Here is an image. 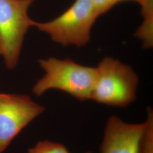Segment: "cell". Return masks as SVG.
<instances>
[{"instance_id": "1", "label": "cell", "mask_w": 153, "mask_h": 153, "mask_svg": "<svg viewBox=\"0 0 153 153\" xmlns=\"http://www.w3.org/2000/svg\"><path fill=\"white\" fill-rule=\"evenodd\" d=\"M39 63L45 73L33 87L35 95L39 97L49 90L56 89L80 101L91 100L96 67L82 65L70 59L61 60L53 57L40 59Z\"/></svg>"}, {"instance_id": "2", "label": "cell", "mask_w": 153, "mask_h": 153, "mask_svg": "<svg viewBox=\"0 0 153 153\" xmlns=\"http://www.w3.org/2000/svg\"><path fill=\"white\" fill-rule=\"evenodd\" d=\"M96 70L91 100L112 107H126L136 99L139 77L131 66L105 57Z\"/></svg>"}, {"instance_id": "3", "label": "cell", "mask_w": 153, "mask_h": 153, "mask_svg": "<svg viewBox=\"0 0 153 153\" xmlns=\"http://www.w3.org/2000/svg\"><path fill=\"white\" fill-rule=\"evenodd\" d=\"M98 17L91 0H75L59 16L49 22L35 21L33 27L64 47H81L90 41L92 27Z\"/></svg>"}, {"instance_id": "4", "label": "cell", "mask_w": 153, "mask_h": 153, "mask_svg": "<svg viewBox=\"0 0 153 153\" xmlns=\"http://www.w3.org/2000/svg\"><path fill=\"white\" fill-rule=\"evenodd\" d=\"M35 0H0V53L6 68L18 62L25 36L35 21L28 14Z\"/></svg>"}, {"instance_id": "5", "label": "cell", "mask_w": 153, "mask_h": 153, "mask_svg": "<svg viewBox=\"0 0 153 153\" xmlns=\"http://www.w3.org/2000/svg\"><path fill=\"white\" fill-rule=\"evenodd\" d=\"M44 110L26 95L0 93V153Z\"/></svg>"}, {"instance_id": "6", "label": "cell", "mask_w": 153, "mask_h": 153, "mask_svg": "<svg viewBox=\"0 0 153 153\" xmlns=\"http://www.w3.org/2000/svg\"><path fill=\"white\" fill-rule=\"evenodd\" d=\"M146 127V121L130 124L116 116H110L105 126L100 153H143Z\"/></svg>"}, {"instance_id": "7", "label": "cell", "mask_w": 153, "mask_h": 153, "mask_svg": "<svg viewBox=\"0 0 153 153\" xmlns=\"http://www.w3.org/2000/svg\"><path fill=\"white\" fill-rule=\"evenodd\" d=\"M140 6L143 21L134 34L143 48L149 49L153 46V0H144Z\"/></svg>"}, {"instance_id": "8", "label": "cell", "mask_w": 153, "mask_h": 153, "mask_svg": "<svg viewBox=\"0 0 153 153\" xmlns=\"http://www.w3.org/2000/svg\"><path fill=\"white\" fill-rule=\"evenodd\" d=\"M28 153H70L65 146L59 143L42 141L28 150Z\"/></svg>"}, {"instance_id": "9", "label": "cell", "mask_w": 153, "mask_h": 153, "mask_svg": "<svg viewBox=\"0 0 153 153\" xmlns=\"http://www.w3.org/2000/svg\"><path fill=\"white\" fill-rule=\"evenodd\" d=\"M99 16L109 11L116 5V0H91Z\"/></svg>"}, {"instance_id": "10", "label": "cell", "mask_w": 153, "mask_h": 153, "mask_svg": "<svg viewBox=\"0 0 153 153\" xmlns=\"http://www.w3.org/2000/svg\"><path fill=\"white\" fill-rule=\"evenodd\" d=\"M144 0H116V5L121 3V2H126V1H133V2H135L136 3H138L140 5H141L143 3Z\"/></svg>"}, {"instance_id": "11", "label": "cell", "mask_w": 153, "mask_h": 153, "mask_svg": "<svg viewBox=\"0 0 153 153\" xmlns=\"http://www.w3.org/2000/svg\"><path fill=\"white\" fill-rule=\"evenodd\" d=\"M91 153V152H87V153Z\"/></svg>"}, {"instance_id": "12", "label": "cell", "mask_w": 153, "mask_h": 153, "mask_svg": "<svg viewBox=\"0 0 153 153\" xmlns=\"http://www.w3.org/2000/svg\"><path fill=\"white\" fill-rule=\"evenodd\" d=\"M0 55H1V53H0Z\"/></svg>"}]
</instances>
